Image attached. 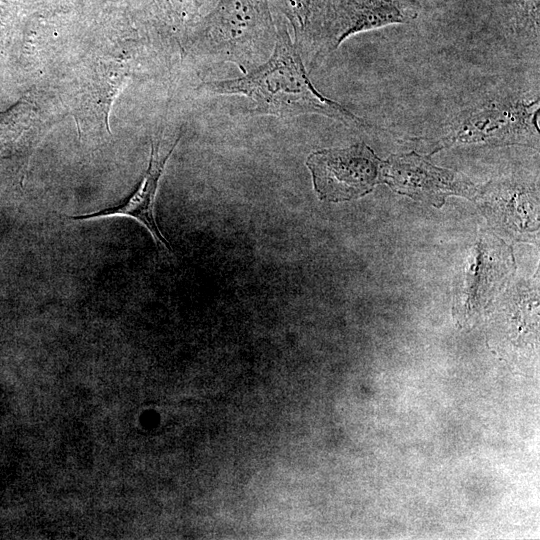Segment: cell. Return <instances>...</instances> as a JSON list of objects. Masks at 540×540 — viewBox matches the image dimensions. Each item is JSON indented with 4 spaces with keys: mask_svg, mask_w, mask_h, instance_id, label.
<instances>
[{
    "mask_svg": "<svg viewBox=\"0 0 540 540\" xmlns=\"http://www.w3.org/2000/svg\"><path fill=\"white\" fill-rule=\"evenodd\" d=\"M539 97L499 95L471 103L442 126L436 150L457 145H538Z\"/></svg>",
    "mask_w": 540,
    "mask_h": 540,
    "instance_id": "3957f363",
    "label": "cell"
},
{
    "mask_svg": "<svg viewBox=\"0 0 540 540\" xmlns=\"http://www.w3.org/2000/svg\"><path fill=\"white\" fill-rule=\"evenodd\" d=\"M36 109L22 102L0 118V165L28 156L39 142L41 130Z\"/></svg>",
    "mask_w": 540,
    "mask_h": 540,
    "instance_id": "9c48e42d",
    "label": "cell"
},
{
    "mask_svg": "<svg viewBox=\"0 0 540 540\" xmlns=\"http://www.w3.org/2000/svg\"><path fill=\"white\" fill-rule=\"evenodd\" d=\"M417 0H338L320 56L335 51L347 38L393 24H407L420 14Z\"/></svg>",
    "mask_w": 540,
    "mask_h": 540,
    "instance_id": "5b68a950",
    "label": "cell"
},
{
    "mask_svg": "<svg viewBox=\"0 0 540 540\" xmlns=\"http://www.w3.org/2000/svg\"><path fill=\"white\" fill-rule=\"evenodd\" d=\"M277 29L269 0H219L203 20L200 36L212 57L246 74L269 58Z\"/></svg>",
    "mask_w": 540,
    "mask_h": 540,
    "instance_id": "7a4b0ae2",
    "label": "cell"
},
{
    "mask_svg": "<svg viewBox=\"0 0 540 540\" xmlns=\"http://www.w3.org/2000/svg\"><path fill=\"white\" fill-rule=\"evenodd\" d=\"M381 180L399 193L433 201L467 194L472 187L457 173L436 167L415 152L391 155L382 164Z\"/></svg>",
    "mask_w": 540,
    "mask_h": 540,
    "instance_id": "8992f818",
    "label": "cell"
},
{
    "mask_svg": "<svg viewBox=\"0 0 540 540\" xmlns=\"http://www.w3.org/2000/svg\"><path fill=\"white\" fill-rule=\"evenodd\" d=\"M514 33L539 46L540 0H496Z\"/></svg>",
    "mask_w": 540,
    "mask_h": 540,
    "instance_id": "30bf717a",
    "label": "cell"
},
{
    "mask_svg": "<svg viewBox=\"0 0 540 540\" xmlns=\"http://www.w3.org/2000/svg\"><path fill=\"white\" fill-rule=\"evenodd\" d=\"M178 141L172 145L167 153L161 152L159 143L151 144L149 165L144 177L137 189L125 201L96 212L71 216L70 219L88 221L112 217L131 218L149 232L156 245L171 251L169 243L158 226L155 217V205L160 179Z\"/></svg>",
    "mask_w": 540,
    "mask_h": 540,
    "instance_id": "52a82bcc",
    "label": "cell"
},
{
    "mask_svg": "<svg viewBox=\"0 0 540 540\" xmlns=\"http://www.w3.org/2000/svg\"><path fill=\"white\" fill-rule=\"evenodd\" d=\"M286 18L299 50L313 49L320 57L330 31L338 0H269Z\"/></svg>",
    "mask_w": 540,
    "mask_h": 540,
    "instance_id": "ba28073f",
    "label": "cell"
},
{
    "mask_svg": "<svg viewBox=\"0 0 540 540\" xmlns=\"http://www.w3.org/2000/svg\"><path fill=\"white\" fill-rule=\"evenodd\" d=\"M277 26L276 42L268 60L243 77L210 81L205 83V88L215 94H239L251 99L253 114L279 117L318 114L346 126H368L361 117L314 87L285 24Z\"/></svg>",
    "mask_w": 540,
    "mask_h": 540,
    "instance_id": "6da1fadb",
    "label": "cell"
},
{
    "mask_svg": "<svg viewBox=\"0 0 540 540\" xmlns=\"http://www.w3.org/2000/svg\"><path fill=\"white\" fill-rule=\"evenodd\" d=\"M383 162L364 142L311 153L306 166L318 198L327 202L357 199L381 181Z\"/></svg>",
    "mask_w": 540,
    "mask_h": 540,
    "instance_id": "277c9868",
    "label": "cell"
}]
</instances>
